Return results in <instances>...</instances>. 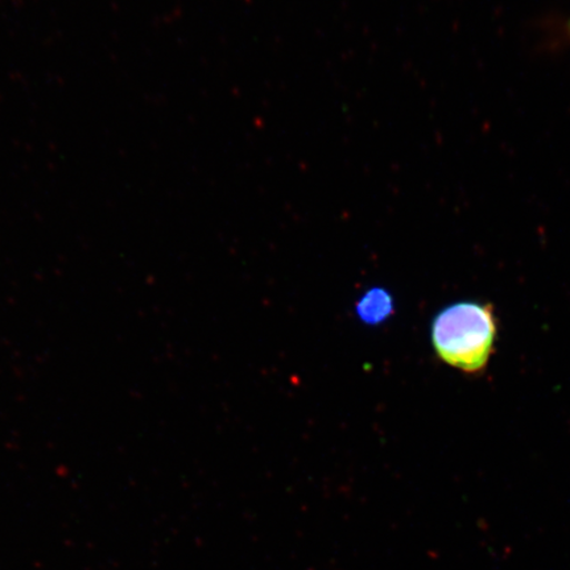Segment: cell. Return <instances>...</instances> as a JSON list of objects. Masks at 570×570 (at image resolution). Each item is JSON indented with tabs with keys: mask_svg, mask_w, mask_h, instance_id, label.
Segmentation results:
<instances>
[{
	"mask_svg": "<svg viewBox=\"0 0 570 570\" xmlns=\"http://www.w3.org/2000/svg\"><path fill=\"white\" fill-rule=\"evenodd\" d=\"M569 32H570V21H569Z\"/></svg>",
	"mask_w": 570,
	"mask_h": 570,
	"instance_id": "3957f363",
	"label": "cell"
},
{
	"mask_svg": "<svg viewBox=\"0 0 570 570\" xmlns=\"http://www.w3.org/2000/svg\"><path fill=\"white\" fill-rule=\"evenodd\" d=\"M394 311V303L387 291L382 288L368 289L356 304L358 317L368 325L383 323Z\"/></svg>",
	"mask_w": 570,
	"mask_h": 570,
	"instance_id": "7a4b0ae2",
	"label": "cell"
},
{
	"mask_svg": "<svg viewBox=\"0 0 570 570\" xmlns=\"http://www.w3.org/2000/svg\"><path fill=\"white\" fill-rule=\"evenodd\" d=\"M497 340L493 306L463 302L448 306L433 320L434 351L449 366L476 374L487 368Z\"/></svg>",
	"mask_w": 570,
	"mask_h": 570,
	"instance_id": "6da1fadb",
	"label": "cell"
}]
</instances>
